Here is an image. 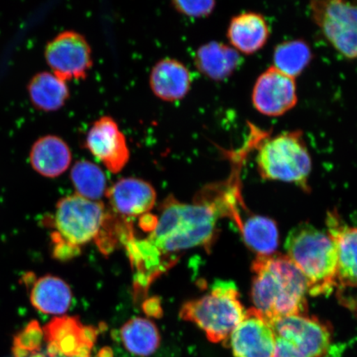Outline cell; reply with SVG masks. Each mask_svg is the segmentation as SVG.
<instances>
[{
  "mask_svg": "<svg viewBox=\"0 0 357 357\" xmlns=\"http://www.w3.org/2000/svg\"><path fill=\"white\" fill-rule=\"evenodd\" d=\"M158 218L151 213H146L142 215L140 220V227L146 231H153L158 225Z\"/></svg>",
  "mask_w": 357,
  "mask_h": 357,
  "instance_id": "f546056e",
  "label": "cell"
},
{
  "mask_svg": "<svg viewBox=\"0 0 357 357\" xmlns=\"http://www.w3.org/2000/svg\"><path fill=\"white\" fill-rule=\"evenodd\" d=\"M312 59L309 45L302 39L289 40L275 47L273 53V66L280 73L296 79L305 71Z\"/></svg>",
  "mask_w": 357,
  "mask_h": 357,
  "instance_id": "603a6c76",
  "label": "cell"
},
{
  "mask_svg": "<svg viewBox=\"0 0 357 357\" xmlns=\"http://www.w3.org/2000/svg\"><path fill=\"white\" fill-rule=\"evenodd\" d=\"M145 314L151 318H160L163 314L162 305L159 298L153 297L147 298L142 305Z\"/></svg>",
  "mask_w": 357,
  "mask_h": 357,
  "instance_id": "f1b7e54d",
  "label": "cell"
},
{
  "mask_svg": "<svg viewBox=\"0 0 357 357\" xmlns=\"http://www.w3.org/2000/svg\"><path fill=\"white\" fill-rule=\"evenodd\" d=\"M29 93L36 108L44 112L60 109L70 97L65 80L50 73L36 75L29 84Z\"/></svg>",
  "mask_w": 357,
  "mask_h": 357,
  "instance_id": "44dd1931",
  "label": "cell"
},
{
  "mask_svg": "<svg viewBox=\"0 0 357 357\" xmlns=\"http://www.w3.org/2000/svg\"><path fill=\"white\" fill-rule=\"evenodd\" d=\"M86 146L114 174L121 172L130 158L126 137L109 116H102L93 123L87 133Z\"/></svg>",
  "mask_w": 357,
  "mask_h": 357,
  "instance_id": "8fae6325",
  "label": "cell"
},
{
  "mask_svg": "<svg viewBox=\"0 0 357 357\" xmlns=\"http://www.w3.org/2000/svg\"><path fill=\"white\" fill-rule=\"evenodd\" d=\"M45 57L53 74L66 82L86 79L93 66L91 46L75 31H65L49 42Z\"/></svg>",
  "mask_w": 357,
  "mask_h": 357,
  "instance_id": "9c48e42d",
  "label": "cell"
},
{
  "mask_svg": "<svg viewBox=\"0 0 357 357\" xmlns=\"http://www.w3.org/2000/svg\"><path fill=\"white\" fill-rule=\"evenodd\" d=\"M36 280H37V276L33 272L29 271L22 276L21 283L24 284L26 288H32Z\"/></svg>",
  "mask_w": 357,
  "mask_h": 357,
  "instance_id": "4dcf8cb0",
  "label": "cell"
},
{
  "mask_svg": "<svg viewBox=\"0 0 357 357\" xmlns=\"http://www.w3.org/2000/svg\"><path fill=\"white\" fill-rule=\"evenodd\" d=\"M175 10L190 17H204L211 15L216 6L214 1H173Z\"/></svg>",
  "mask_w": 357,
  "mask_h": 357,
  "instance_id": "4316f807",
  "label": "cell"
},
{
  "mask_svg": "<svg viewBox=\"0 0 357 357\" xmlns=\"http://www.w3.org/2000/svg\"><path fill=\"white\" fill-rule=\"evenodd\" d=\"M73 154L62 138L44 136L35 142L30 151V162L35 172L47 178L60 176L69 168Z\"/></svg>",
  "mask_w": 357,
  "mask_h": 357,
  "instance_id": "ac0fdd59",
  "label": "cell"
},
{
  "mask_svg": "<svg viewBox=\"0 0 357 357\" xmlns=\"http://www.w3.org/2000/svg\"><path fill=\"white\" fill-rule=\"evenodd\" d=\"M52 257L59 261H68L79 255L80 248L66 242L57 231L51 234Z\"/></svg>",
  "mask_w": 357,
  "mask_h": 357,
  "instance_id": "83f0119b",
  "label": "cell"
},
{
  "mask_svg": "<svg viewBox=\"0 0 357 357\" xmlns=\"http://www.w3.org/2000/svg\"><path fill=\"white\" fill-rule=\"evenodd\" d=\"M245 245L257 256L272 255L278 248L279 231L271 218L245 211L238 225Z\"/></svg>",
  "mask_w": 357,
  "mask_h": 357,
  "instance_id": "ffe728a7",
  "label": "cell"
},
{
  "mask_svg": "<svg viewBox=\"0 0 357 357\" xmlns=\"http://www.w3.org/2000/svg\"><path fill=\"white\" fill-rule=\"evenodd\" d=\"M80 325L82 324L77 317H55L43 328L44 340L47 342H58Z\"/></svg>",
  "mask_w": 357,
  "mask_h": 357,
  "instance_id": "484cf974",
  "label": "cell"
},
{
  "mask_svg": "<svg viewBox=\"0 0 357 357\" xmlns=\"http://www.w3.org/2000/svg\"><path fill=\"white\" fill-rule=\"evenodd\" d=\"M342 303L349 307L351 311H354L357 317V297H348V296H340Z\"/></svg>",
  "mask_w": 357,
  "mask_h": 357,
  "instance_id": "1f68e13d",
  "label": "cell"
},
{
  "mask_svg": "<svg viewBox=\"0 0 357 357\" xmlns=\"http://www.w3.org/2000/svg\"><path fill=\"white\" fill-rule=\"evenodd\" d=\"M149 82L151 91L160 100L175 102L184 99L190 92L192 77L181 61L165 58L153 66Z\"/></svg>",
  "mask_w": 357,
  "mask_h": 357,
  "instance_id": "2e32d148",
  "label": "cell"
},
{
  "mask_svg": "<svg viewBox=\"0 0 357 357\" xmlns=\"http://www.w3.org/2000/svg\"><path fill=\"white\" fill-rule=\"evenodd\" d=\"M101 357H112V351L111 350H108V348H105L101 351L100 354Z\"/></svg>",
  "mask_w": 357,
  "mask_h": 357,
  "instance_id": "e575fe53",
  "label": "cell"
},
{
  "mask_svg": "<svg viewBox=\"0 0 357 357\" xmlns=\"http://www.w3.org/2000/svg\"><path fill=\"white\" fill-rule=\"evenodd\" d=\"M328 233L337 253V284L342 289L357 288V227H350L337 211L328 213Z\"/></svg>",
  "mask_w": 357,
  "mask_h": 357,
  "instance_id": "4fadbf2b",
  "label": "cell"
},
{
  "mask_svg": "<svg viewBox=\"0 0 357 357\" xmlns=\"http://www.w3.org/2000/svg\"><path fill=\"white\" fill-rule=\"evenodd\" d=\"M296 79L280 73L273 66L259 75L252 89L254 108L268 117H280L298 102Z\"/></svg>",
  "mask_w": 357,
  "mask_h": 357,
  "instance_id": "30bf717a",
  "label": "cell"
},
{
  "mask_svg": "<svg viewBox=\"0 0 357 357\" xmlns=\"http://www.w3.org/2000/svg\"><path fill=\"white\" fill-rule=\"evenodd\" d=\"M73 298L69 284L52 275L37 279L30 290L31 305L45 314H64L70 309Z\"/></svg>",
  "mask_w": 357,
  "mask_h": 357,
  "instance_id": "d6986e66",
  "label": "cell"
},
{
  "mask_svg": "<svg viewBox=\"0 0 357 357\" xmlns=\"http://www.w3.org/2000/svg\"><path fill=\"white\" fill-rule=\"evenodd\" d=\"M275 337V357H326L332 343L330 325L307 314L271 323Z\"/></svg>",
  "mask_w": 357,
  "mask_h": 357,
  "instance_id": "8992f818",
  "label": "cell"
},
{
  "mask_svg": "<svg viewBox=\"0 0 357 357\" xmlns=\"http://www.w3.org/2000/svg\"><path fill=\"white\" fill-rule=\"evenodd\" d=\"M227 216L225 201L212 185L200 190L193 204L169 195L160 204L158 225L147 240L165 257L195 248L211 252L218 236V220Z\"/></svg>",
  "mask_w": 357,
  "mask_h": 357,
  "instance_id": "6da1fadb",
  "label": "cell"
},
{
  "mask_svg": "<svg viewBox=\"0 0 357 357\" xmlns=\"http://www.w3.org/2000/svg\"><path fill=\"white\" fill-rule=\"evenodd\" d=\"M11 351L13 357H29L30 355L29 351L22 349L20 347L13 346Z\"/></svg>",
  "mask_w": 357,
  "mask_h": 357,
  "instance_id": "836d02e7",
  "label": "cell"
},
{
  "mask_svg": "<svg viewBox=\"0 0 357 357\" xmlns=\"http://www.w3.org/2000/svg\"><path fill=\"white\" fill-rule=\"evenodd\" d=\"M285 250L305 276L310 296H328L337 287V248L328 231L302 223L290 231Z\"/></svg>",
  "mask_w": 357,
  "mask_h": 357,
  "instance_id": "3957f363",
  "label": "cell"
},
{
  "mask_svg": "<svg viewBox=\"0 0 357 357\" xmlns=\"http://www.w3.org/2000/svg\"><path fill=\"white\" fill-rule=\"evenodd\" d=\"M43 329L38 320H31L26 327L13 337V346L20 347L30 354L41 350Z\"/></svg>",
  "mask_w": 357,
  "mask_h": 357,
  "instance_id": "d4e9b609",
  "label": "cell"
},
{
  "mask_svg": "<svg viewBox=\"0 0 357 357\" xmlns=\"http://www.w3.org/2000/svg\"><path fill=\"white\" fill-rule=\"evenodd\" d=\"M108 215L101 201L75 194L58 201L52 225L66 242L80 248L96 239Z\"/></svg>",
  "mask_w": 357,
  "mask_h": 357,
  "instance_id": "52a82bcc",
  "label": "cell"
},
{
  "mask_svg": "<svg viewBox=\"0 0 357 357\" xmlns=\"http://www.w3.org/2000/svg\"><path fill=\"white\" fill-rule=\"evenodd\" d=\"M114 211L123 217H142L149 213L156 201V192L149 182L138 178H123L105 193Z\"/></svg>",
  "mask_w": 357,
  "mask_h": 357,
  "instance_id": "5bb4252c",
  "label": "cell"
},
{
  "mask_svg": "<svg viewBox=\"0 0 357 357\" xmlns=\"http://www.w3.org/2000/svg\"><path fill=\"white\" fill-rule=\"evenodd\" d=\"M29 357H47L44 354H41V352H33V354H31Z\"/></svg>",
  "mask_w": 357,
  "mask_h": 357,
  "instance_id": "d590c367",
  "label": "cell"
},
{
  "mask_svg": "<svg viewBox=\"0 0 357 357\" xmlns=\"http://www.w3.org/2000/svg\"><path fill=\"white\" fill-rule=\"evenodd\" d=\"M47 354L49 357H62L55 342H47Z\"/></svg>",
  "mask_w": 357,
  "mask_h": 357,
  "instance_id": "d6a6232c",
  "label": "cell"
},
{
  "mask_svg": "<svg viewBox=\"0 0 357 357\" xmlns=\"http://www.w3.org/2000/svg\"><path fill=\"white\" fill-rule=\"evenodd\" d=\"M120 338L128 351L141 357L154 354L160 344L158 327L153 321L139 317L128 320L123 326Z\"/></svg>",
  "mask_w": 357,
  "mask_h": 357,
  "instance_id": "7402d4cb",
  "label": "cell"
},
{
  "mask_svg": "<svg viewBox=\"0 0 357 357\" xmlns=\"http://www.w3.org/2000/svg\"><path fill=\"white\" fill-rule=\"evenodd\" d=\"M70 178L77 194L84 198L99 201L106 193L107 180L104 172L89 160L75 162L71 169Z\"/></svg>",
  "mask_w": 357,
  "mask_h": 357,
  "instance_id": "cb8c5ba5",
  "label": "cell"
},
{
  "mask_svg": "<svg viewBox=\"0 0 357 357\" xmlns=\"http://www.w3.org/2000/svg\"><path fill=\"white\" fill-rule=\"evenodd\" d=\"M256 162L263 180L291 183L310 190L312 159L302 131L284 132L259 142Z\"/></svg>",
  "mask_w": 357,
  "mask_h": 357,
  "instance_id": "277c9868",
  "label": "cell"
},
{
  "mask_svg": "<svg viewBox=\"0 0 357 357\" xmlns=\"http://www.w3.org/2000/svg\"><path fill=\"white\" fill-rule=\"evenodd\" d=\"M309 8L312 21L335 50L348 60L357 59V0H315Z\"/></svg>",
  "mask_w": 357,
  "mask_h": 357,
  "instance_id": "ba28073f",
  "label": "cell"
},
{
  "mask_svg": "<svg viewBox=\"0 0 357 357\" xmlns=\"http://www.w3.org/2000/svg\"><path fill=\"white\" fill-rule=\"evenodd\" d=\"M229 338L234 357H275L273 329L255 307L245 311L242 322Z\"/></svg>",
  "mask_w": 357,
  "mask_h": 357,
  "instance_id": "7c38bea8",
  "label": "cell"
},
{
  "mask_svg": "<svg viewBox=\"0 0 357 357\" xmlns=\"http://www.w3.org/2000/svg\"><path fill=\"white\" fill-rule=\"evenodd\" d=\"M245 314L238 288L222 280L213 284L211 293L185 302L180 310L181 319L197 326L213 343L229 339Z\"/></svg>",
  "mask_w": 357,
  "mask_h": 357,
  "instance_id": "5b68a950",
  "label": "cell"
},
{
  "mask_svg": "<svg viewBox=\"0 0 357 357\" xmlns=\"http://www.w3.org/2000/svg\"><path fill=\"white\" fill-rule=\"evenodd\" d=\"M252 271L254 307L270 324L284 317L307 314L306 279L287 255L257 256Z\"/></svg>",
  "mask_w": 357,
  "mask_h": 357,
  "instance_id": "7a4b0ae2",
  "label": "cell"
},
{
  "mask_svg": "<svg viewBox=\"0 0 357 357\" xmlns=\"http://www.w3.org/2000/svg\"><path fill=\"white\" fill-rule=\"evenodd\" d=\"M270 35V26L266 17L252 11L234 16L227 32L231 47L245 56L261 51L266 46Z\"/></svg>",
  "mask_w": 357,
  "mask_h": 357,
  "instance_id": "9a60e30c",
  "label": "cell"
},
{
  "mask_svg": "<svg viewBox=\"0 0 357 357\" xmlns=\"http://www.w3.org/2000/svg\"><path fill=\"white\" fill-rule=\"evenodd\" d=\"M242 63L240 53L222 43L209 42L202 45L195 52L196 68L214 82L229 78Z\"/></svg>",
  "mask_w": 357,
  "mask_h": 357,
  "instance_id": "e0dca14e",
  "label": "cell"
}]
</instances>
